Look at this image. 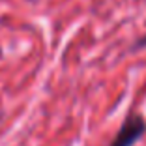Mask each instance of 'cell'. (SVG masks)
<instances>
[{"mask_svg": "<svg viewBox=\"0 0 146 146\" xmlns=\"http://www.w3.org/2000/svg\"><path fill=\"white\" fill-rule=\"evenodd\" d=\"M146 135V118L141 112H129L125 120L120 124L118 133L111 141L109 146H135Z\"/></svg>", "mask_w": 146, "mask_h": 146, "instance_id": "6da1fadb", "label": "cell"}]
</instances>
